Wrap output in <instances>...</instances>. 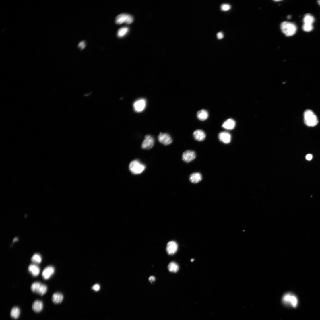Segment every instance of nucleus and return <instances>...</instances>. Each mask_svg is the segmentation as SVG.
<instances>
[{
    "label": "nucleus",
    "mask_w": 320,
    "mask_h": 320,
    "mask_svg": "<svg viewBox=\"0 0 320 320\" xmlns=\"http://www.w3.org/2000/svg\"><path fill=\"white\" fill-rule=\"evenodd\" d=\"M146 106V100L142 99L137 100L134 104L133 107L135 111L140 112L143 111Z\"/></svg>",
    "instance_id": "9d476101"
},
{
    "label": "nucleus",
    "mask_w": 320,
    "mask_h": 320,
    "mask_svg": "<svg viewBox=\"0 0 320 320\" xmlns=\"http://www.w3.org/2000/svg\"><path fill=\"white\" fill-rule=\"evenodd\" d=\"M194 261V260L193 259H192L191 260V261H192V262L193 261Z\"/></svg>",
    "instance_id": "e433bc0d"
},
{
    "label": "nucleus",
    "mask_w": 320,
    "mask_h": 320,
    "mask_svg": "<svg viewBox=\"0 0 320 320\" xmlns=\"http://www.w3.org/2000/svg\"><path fill=\"white\" fill-rule=\"evenodd\" d=\"M313 158L312 155L310 154H307L306 157V158L307 160L308 161H310Z\"/></svg>",
    "instance_id": "7c9ffc66"
},
{
    "label": "nucleus",
    "mask_w": 320,
    "mask_h": 320,
    "mask_svg": "<svg viewBox=\"0 0 320 320\" xmlns=\"http://www.w3.org/2000/svg\"><path fill=\"white\" fill-rule=\"evenodd\" d=\"M155 280V277L152 276L150 277L149 278V280L151 282H154V281Z\"/></svg>",
    "instance_id": "2f4dec72"
},
{
    "label": "nucleus",
    "mask_w": 320,
    "mask_h": 320,
    "mask_svg": "<svg viewBox=\"0 0 320 320\" xmlns=\"http://www.w3.org/2000/svg\"><path fill=\"white\" fill-rule=\"evenodd\" d=\"M197 117L199 120L204 121L208 118V114L207 112L205 110H201L197 113Z\"/></svg>",
    "instance_id": "aec40b11"
},
{
    "label": "nucleus",
    "mask_w": 320,
    "mask_h": 320,
    "mask_svg": "<svg viewBox=\"0 0 320 320\" xmlns=\"http://www.w3.org/2000/svg\"><path fill=\"white\" fill-rule=\"evenodd\" d=\"M168 268L170 272L176 273L178 271L179 267L177 264L175 262H172L169 264Z\"/></svg>",
    "instance_id": "b1692460"
},
{
    "label": "nucleus",
    "mask_w": 320,
    "mask_h": 320,
    "mask_svg": "<svg viewBox=\"0 0 320 320\" xmlns=\"http://www.w3.org/2000/svg\"><path fill=\"white\" fill-rule=\"evenodd\" d=\"M218 138L222 142L227 144L231 142V136L229 133L226 132H222L218 134Z\"/></svg>",
    "instance_id": "f8f14e48"
},
{
    "label": "nucleus",
    "mask_w": 320,
    "mask_h": 320,
    "mask_svg": "<svg viewBox=\"0 0 320 320\" xmlns=\"http://www.w3.org/2000/svg\"><path fill=\"white\" fill-rule=\"evenodd\" d=\"M55 272V269L52 266H49L46 267L43 270L42 276L44 280L49 279L53 275Z\"/></svg>",
    "instance_id": "ddd939ff"
},
{
    "label": "nucleus",
    "mask_w": 320,
    "mask_h": 320,
    "mask_svg": "<svg viewBox=\"0 0 320 320\" xmlns=\"http://www.w3.org/2000/svg\"><path fill=\"white\" fill-rule=\"evenodd\" d=\"M230 6L228 4H223L221 6V10L223 11H227L230 9Z\"/></svg>",
    "instance_id": "bb28decb"
},
{
    "label": "nucleus",
    "mask_w": 320,
    "mask_h": 320,
    "mask_svg": "<svg viewBox=\"0 0 320 320\" xmlns=\"http://www.w3.org/2000/svg\"><path fill=\"white\" fill-rule=\"evenodd\" d=\"M290 18H291V16H290L289 15L288 16V19H290Z\"/></svg>",
    "instance_id": "f704fd0d"
},
{
    "label": "nucleus",
    "mask_w": 320,
    "mask_h": 320,
    "mask_svg": "<svg viewBox=\"0 0 320 320\" xmlns=\"http://www.w3.org/2000/svg\"><path fill=\"white\" fill-rule=\"evenodd\" d=\"M166 249L167 253L169 255L174 254L178 250V244L175 241H170L167 244Z\"/></svg>",
    "instance_id": "9b49d317"
},
{
    "label": "nucleus",
    "mask_w": 320,
    "mask_h": 320,
    "mask_svg": "<svg viewBox=\"0 0 320 320\" xmlns=\"http://www.w3.org/2000/svg\"><path fill=\"white\" fill-rule=\"evenodd\" d=\"M193 135L196 140L199 141H204L206 137L205 132L203 131L200 130L195 131L193 133Z\"/></svg>",
    "instance_id": "4468645a"
},
{
    "label": "nucleus",
    "mask_w": 320,
    "mask_h": 320,
    "mask_svg": "<svg viewBox=\"0 0 320 320\" xmlns=\"http://www.w3.org/2000/svg\"><path fill=\"white\" fill-rule=\"evenodd\" d=\"M154 140L153 137L149 135H146L142 144V148L144 149L151 148L154 145Z\"/></svg>",
    "instance_id": "0eeeda50"
},
{
    "label": "nucleus",
    "mask_w": 320,
    "mask_h": 320,
    "mask_svg": "<svg viewBox=\"0 0 320 320\" xmlns=\"http://www.w3.org/2000/svg\"><path fill=\"white\" fill-rule=\"evenodd\" d=\"M196 157V154L195 152L190 150L185 152L183 153L182 156V160L187 163L193 161Z\"/></svg>",
    "instance_id": "6e6552de"
},
{
    "label": "nucleus",
    "mask_w": 320,
    "mask_h": 320,
    "mask_svg": "<svg viewBox=\"0 0 320 320\" xmlns=\"http://www.w3.org/2000/svg\"><path fill=\"white\" fill-rule=\"evenodd\" d=\"M31 261L35 264L40 263L42 261V258L40 255L38 253H35L31 258Z\"/></svg>",
    "instance_id": "393cba45"
},
{
    "label": "nucleus",
    "mask_w": 320,
    "mask_h": 320,
    "mask_svg": "<svg viewBox=\"0 0 320 320\" xmlns=\"http://www.w3.org/2000/svg\"><path fill=\"white\" fill-rule=\"evenodd\" d=\"M86 43L84 41H82L78 45V47L80 48L81 50L84 49L86 47Z\"/></svg>",
    "instance_id": "cd10ccee"
},
{
    "label": "nucleus",
    "mask_w": 320,
    "mask_h": 320,
    "mask_svg": "<svg viewBox=\"0 0 320 320\" xmlns=\"http://www.w3.org/2000/svg\"><path fill=\"white\" fill-rule=\"evenodd\" d=\"M202 176L199 172L194 173L191 174L189 177L190 181L194 183H197L200 182L202 179Z\"/></svg>",
    "instance_id": "a211bd4d"
},
{
    "label": "nucleus",
    "mask_w": 320,
    "mask_h": 320,
    "mask_svg": "<svg viewBox=\"0 0 320 320\" xmlns=\"http://www.w3.org/2000/svg\"><path fill=\"white\" fill-rule=\"evenodd\" d=\"M20 314V310L19 308L15 307H13L11 310L10 315L11 317L15 319L19 318Z\"/></svg>",
    "instance_id": "412c9836"
},
{
    "label": "nucleus",
    "mask_w": 320,
    "mask_h": 320,
    "mask_svg": "<svg viewBox=\"0 0 320 320\" xmlns=\"http://www.w3.org/2000/svg\"><path fill=\"white\" fill-rule=\"evenodd\" d=\"M315 21V18L311 14L308 13L305 15L303 19L304 24H313Z\"/></svg>",
    "instance_id": "4be33fe9"
},
{
    "label": "nucleus",
    "mask_w": 320,
    "mask_h": 320,
    "mask_svg": "<svg viewBox=\"0 0 320 320\" xmlns=\"http://www.w3.org/2000/svg\"><path fill=\"white\" fill-rule=\"evenodd\" d=\"M304 123L308 126L314 127L318 124V118L316 115L311 110H306L304 113Z\"/></svg>",
    "instance_id": "f257e3e1"
},
{
    "label": "nucleus",
    "mask_w": 320,
    "mask_h": 320,
    "mask_svg": "<svg viewBox=\"0 0 320 320\" xmlns=\"http://www.w3.org/2000/svg\"><path fill=\"white\" fill-rule=\"evenodd\" d=\"M317 2L318 4L320 6V1H318Z\"/></svg>",
    "instance_id": "72a5a7b5"
},
{
    "label": "nucleus",
    "mask_w": 320,
    "mask_h": 320,
    "mask_svg": "<svg viewBox=\"0 0 320 320\" xmlns=\"http://www.w3.org/2000/svg\"><path fill=\"white\" fill-rule=\"evenodd\" d=\"M28 270L34 276H38L40 272V267L35 264H31L28 267Z\"/></svg>",
    "instance_id": "f3484780"
},
{
    "label": "nucleus",
    "mask_w": 320,
    "mask_h": 320,
    "mask_svg": "<svg viewBox=\"0 0 320 320\" xmlns=\"http://www.w3.org/2000/svg\"><path fill=\"white\" fill-rule=\"evenodd\" d=\"M158 138L159 141L164 145H169L172 142V140L171 137L167 133H160L158 136Z\"/></svg>",
    "instance_id": "1a4fd4ad"
},
{
    "label": "nucleus",
    "mask_w": 320,
    "mask_h": 320,
    "mask_svg": "<svg viewBox=\"0 0 320 320\" xmlns=\"http://www.w3.org/2000/svg\"><path fill=\"white\" fill-rule=\"evenodd\" d=\"M281 28L282 32L288 36L294 35L297 29L296 24L288 22H283L281 25Z\"/></svg>",
    "instance_id": "f03ea898"
},
{
    "label": "nucleus",
    "mask_w": 320,
    "mask_h": 320,
    "mask_svg": "<svg viewBox=\"0 0 320 320\" xmlns=\"http://www.w3.org/2000/svg\"><path fill=\"white\" fill-rule=\"evenodd\" d=\"M32 308L36 313H39L41 311L43 308L42 302L40 300H36L32 304Z\"/></svg>",
    "instance_id": "2eb2a0df"
},
{
    "label": "nucleus",
    "mask_w": 320,
    "mask_h": 320,
    "mask_svg": "<svg viewBox=\"0 0 320 320\" xmlns=\"http://www.w3.org/2000/svg\"><path fill=\"white\" fill-rule=\"evenodd\" d=\"M17 240H18V239L17 238H15L13 240V242H15V241H16Z\"/></svg>",
    "instance_id": "473e14b6"
},
{
    "label": "nucleus",
    "mask_w": 320,
    "mask_h": 320,
    "mask_svg": "<svg viewBox=\"0 0 320 320\" xmlns=\"http://www.w3.org/2000/svg\"><path fill=\"white\" fill-rule=\"evenodd\" d=\"M282 301L285 304L290 305L294 307H296L298 303L296 297L289 293H287L283 296Z\"/></svg>",
    "instance_id": "39448f33"
},
{
    "label": "nucleus",
    "mask_w": 320,
    "mask_h": 320,
    "mask_svg": "<svg viewBox=\"0 0 320 320\" xmlns=\"http://www.w3.org/2000/svg\"><path fill=\"white\" fill-rule=\"evenodd\" d=\"M235 124V121L233 120L229 119L224 122L222 126L226 130H232L234 129Z\"/></svg>",
    "instance_id": "dca6fc26"
},
{
    "label": "nucleus",
    "mask_w": 320,
    "mask_h": 320,
    "mask_svg": "<svg viewBox=\"0 0 320 320\" xmlns=\"http://www.w3.org/2000/svg\"><path fill=\"white\" fill-rule=\"evenodd\" d=\"M63 299L62 294L59 292H56L53 294L52 297V300L55 304L61 303Z\"/></svg>",
    "instance_id": "6ab92c4d"
},
{
    "label": "nucleus",
    "mask_w": 320,
    "mask_h": 320,
    "mask_svg": "<svg viewBox=\"0 0 320 320\" xmlns=\"http://www.w3.org/2000/svg\"><path fill=\"white\" fill-rule=\"evenodd\" d=\"M302 29L303 30L307 32H309L312 31L313 29V24H304Z\"/></svg>",
    "instance_id": "a878e982"
},
{
    "label": "nucleus",
    "mask_w": 320,
    "mask_h": 320,
    "mask_svg": "<svg viewBox=\"0 0 320 320\" xmlns=\"http://www.w3.org/2000/svg\"><path fill=\"white\" fill-rule=\"evenodd\" d=\"M133 18L131 15L126 14H121L118 15L116 18L115 22L118 24L123 23L129 24L133 21Z\"/></svg>",
    "instance_id": "423d86ee"
},
{
    "label": "nucleus",
    "mask_w": 320,
    "mask_h": 320,
    "mask_svg": "<svg viewBox=\"0 0 320 320\" xmlns=\"http://www.w3.org/2000/svg\"><path fill=\"white\" fill-rule=\"evenodd\" d=\"M276 1V2H279V1Z\"/></svg>",
    "instance_id": "c9c22d12"
},
{
    "label": "nucleus",
    "mask_w": 320,
    "mask_h": 320,
    "mask_svg": "<svg viewBox=\"0 0 320 320\" xmlns=\"http://www.w3.org/2000/svg\"><path fill=\"white\" fill-rule=\"evenodd\" d=\"M145 169V166L138 160L132 161L129 166V169L134 174H139L142 173Z\"/></svg>",
    "instance_id": "7ed1b4c3"
},
{
    "label": "nucleus",
    "mask_w": 320,
    "mask_h": 320,
    "mask_svg": "<svg viewBox=\"0 0 320 320\" xmlns=\"http://www.w3.org/2000/svg\"><path fill=\"white\" fill-rule=\"evenodd\" d=\"M92 289L95 291H98L100 289V286L98 284H96L93 286Z\"/></svg>",
    "instance_id": "c756f323"
},
{
    "label": "nucleus",
    "mask_w": 320,
    "mask_h": 320,
    "mask_svg": "<svg viewBox=\"0 0 320 320\" xmlns=\"http://www.w3.org/2000/svg\"><path fill=\"white\" fill-rule=\"evenodd\" d=\"M129 28L128 27H124L119 29L117 32V36L119 38H122L129 32Z\"/></svg>",
    "instance_id": "5701e85b"
},
{
    "label": "nucleus",
    "mask_w": 320,
    "mask_h": 320,
    "mask_svg": "<svg viewBox=\"0 0 320 320\" xmlns=\"http://www.w3.org/2000/svg\"><path fill=\"white\" fill-rule=\"evenodd\" d=\"M31 288L33 292L42 296L46 293L48 290V288L46 285L42 284L38 282L33 283L31 285Z\"/></svg>",
    "instance_id": "20e7f679"
},
{
    "label": "nucleus",
    "mask_w": 320,
    "mask_h": 320,
    "mask_svg": "<svg viewBox=\"0 0 320 320\" xmlns=\"http://www.w3.org/2000/svg\"><path fill=\"white\" fill-rule=\"evenodd\" d=\"M217 38L218 39H221L224 37V35L222 32H219L217 34Z\"/></svg>",
    "instance_id": "c85d7f7f"
}]
</instances>
